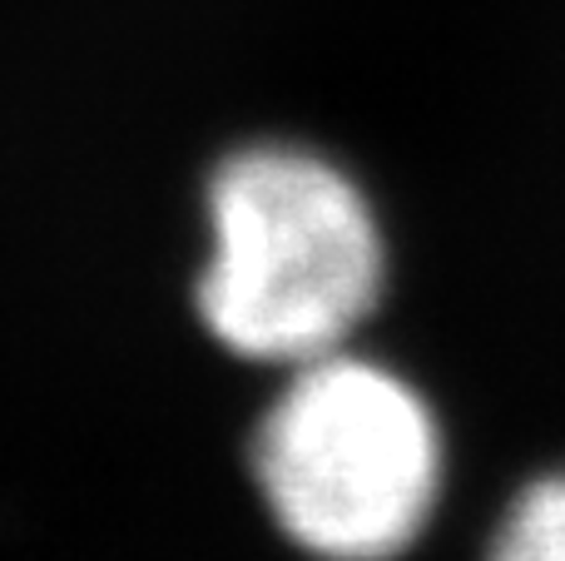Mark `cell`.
<instances>
[{"mask_svg":"<svg viewBox=\"0 0 565 561\" xmlns=\"http://www.w3.org/2000/svg\"><path fill=\"white\" fill-rule=\"evenodd\" d=\"M199 314L238 358L298 368L342 353L382 294V234L362 189L298 145H248L209 184Z\"/></svg>","mask_w":565,"mask_h":561,"instance_id":"obj_1","label":"cell"},{"mask_svg":"<svg viewBox=\"0 0 565 561\" xmlns=\"http://www.w3.org/2000/svg\"><path fill=\"white\" fill-rule=\"evenodd\" d=\"M254 477L274 522L308 557L392 561L437 507L441 433L397 373L328 353L292 368V383L264 413Z\"/></svg>","mask_w":565,"mask_h":561,"instance_id":"obj_2","label":"cell"},{"mask_svg":"<svg viewBox=\"0 0 565 561\" xmlns=\"http://www.w3.org/2000/svg\"><path fill=\"white\" fill-rule=\"evenodd\" d=\"M491 561H565V473L541 477L511 502Z\"/></svg>","mask_w":565,"mask_h":561,"instance_id":"obj_3","label":"cell"}]
</instances>
